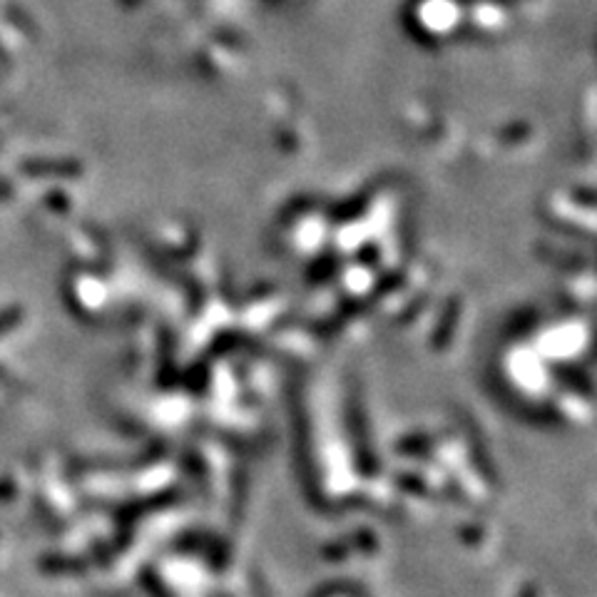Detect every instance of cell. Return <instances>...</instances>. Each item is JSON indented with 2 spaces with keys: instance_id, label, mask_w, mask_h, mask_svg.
Wrapping results in <instances>:
<instances>
[]
</instances>
